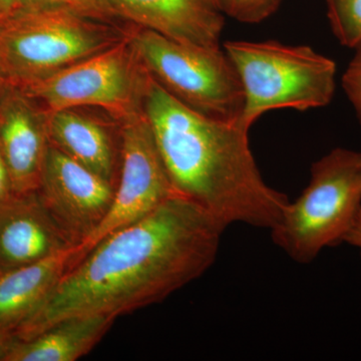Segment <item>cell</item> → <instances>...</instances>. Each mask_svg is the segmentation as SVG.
Masks as SVG:
<instances>
[{"mask_svg":"<svg viewBox=\"0 0 361 361\" xmlns=\"http://www.w3.org/2000/svg\"><path fill=\"white\" fill-rule=\"evenodd\" d=\"M226 228L193 202L171 197L75 261L13 338L27 341L68 318L116 319L161 302L214 264Z\"/></svg>","mask_w":361,"mask_h":361,"instance_id":"1","label":"cell"},{"mask_svg":"<svg viewBox=\"0 0 361 361\" xmlns=\"http://www.w3.org/2000/svg\"><path fill=\"white\" fill-rule=\"evenodd\" d=\"M142 111L176 193L226 227L243 223L270 230L276 225L290 201L266 184L249 130L196 113L152 77Z\"/></svg>","mask_w":361,"mask_h":361,"instance_id":"2","label":"cell"},{"mask_svg":"<svg viewBox=\"0 0 361 361\" xmlns=\"http://www.w3.org/2000/svg\"><path fill=\"white\" fill-rule=\"evenodd\" d=\"M130 25L73 8H18L0 18V71L25 90L127 39Z\"/></svg>","mask_w":361,"mask_h":361,"instance_id":"3","label":"cell"},{"mask_svg":"<svg viewBox=\"0 0 361 361\" xmlns=\"http://www.w3.org/2000/svg\"><path fill=\"white\" fill-rule=\"evenodd\" d=\"M224 51L243 85L245 103L238 123L247 130L267 111L322 108L334 99L336 63L307 45L231 40Z\"/></svg>","mask_w":361,"mask_h":361,"instance_id":"4","label":"cell"},{"mask_svg":"<svg viewBox=\"0 0 361 361\" xmlns=\"http://www.w3.org/2000/svg\"><path fill=\"white\" fill-rule=\"evenodd\" d=\"M361 213V153L336 148L315 161L310 182L270 229L275 245L297 263L345 242Z\"/></svg>","mask_w":361,"mask_h":361,"instance_id":"5","label":"cell"},{"mask_svg":"<svg viewBox=\"0 0 361 361\" xmlns=\"http://www.w3.org/2000/svg\"><path fill=\"white\" fill-rule=\"evenodd\" d=\"M129 39L149 75L170 96L207 118L239 122L243 85L221 47L182 44L133 25Z\"/></svg>","mask_w":361,"mask_h":361,"instance_id":"6","label":"cell"},{"mask_svg":"<svg viewBox=\"0 0 361 361\" xmlns=\"http://www.w3.org/2000/svg\"><path fill=\"white\" fill-rule=\"evenodd\" d=\"M149 78L128 35L23 90L47 111L92 106L123 122L142 111Z\"/></svg>","mask_w":361,"mask_h":361,"instance_id":"7","label":"cell"},{"mask_svg":"<svg viewBox=\"0 0 361 361\" xmlns=\"http://www.w3.org/2000/svg\"><path fill=\"white\" fill-rule=\"evenodd\" d=\"M175 195L144 111L123 121L122 161L113 203L103 222L77 247L75 261L106 235L142 219Z\"/></svg>","mask_w":361,"mask_h":361,"instance_id":"8","label":"cell"},{"mask_svg":"<svg viewBox=\"0 0 361 361\" xmlns=\"http://www.w3.org/2000/svg\"><path fill=\"white\" fill-rule=\"evenodd\" d=\"M115 192L110 183L49 145L37 194L75 246L103 222Z\"/></svg>","mask_w":361,"mask_h":361,"instance_id":"9","label":"cell"},{"mask_svg":"<svg viewBox=\"0 0 361 361\" xmlns=\"http://www.w3.org/2000/svg\"><path fill=\"white\" fill-rule=\"evenodd\" d=\"M49 145L47 111L9 85L0 101V152L14 194L37 191Z\"/></svg>","mask_w":361,"mask_h":361,"instance_id":"10","label":"cell"},{"mask_svg":"<svg viewBox=\"0 0 361 361\" xmlns=\"http://www.w3.org/2000/svg\"><path fill=\"white\" fill-rule=\"evenodd\" d=\"M52 146L116 188L122 161V122L92 106L47 111Z\"/></svg>","mask_w":361,"mask_h":361,"instance_id":"11","label":"cell"},{"mask_svg":"<svg viewBox=\"0 0 361 361\" xmlns=\"http://www.w3.org/2000/svg\"><path fill=\"white\" fill-rule=\"evenodd\" d=\"M123 23L185 44L218 49L224 14L209 0H106Z\"/></svg>","mask_w":361,"mask_h":361,"instance_id":"12","label":"cell"},{"mask_svg":"<svg viewBox=\"0 0 361 361\" xmlns=\"http://www.w3.org/2000/svg\"><path fill=\"white\" fill-rule=\"evenodd\" d=\"M77 247L56 224L37 192L0 203V270L37 262Z\"/></svg>","mask_w":361,"mask_h":361,"instance_id":"13","label":"cell"},{"mask_svg":"<svg viewBox=\"0 0 361 361\" xmlns=\"http://www.w3.org/2000/svg\"><path fill=\"white\" fill-rule=\"evenodd\" d=\"M77 247L32 264L0 270V332L13 337L47 300L77 257Z\"/></svg>","mask_w":361,"mask_h":361,"instance_id":"14","label":"cell"},{"mask_svg":"<svg viewBox=\"0 0 361 361\" xmlns=\"http://www.w3.org/2000/svg\"><path fill=\"white\" fill-rule=\"evenodd\" d=\"M116 319L90 315L68 318L27 341L13 339L4 361H75L89 355Z\"/></svg>","mask_w":361,"mask_h":361,"instance_id":"15","label":"cell"},{"mask_svg":"<svg viewBox=\"0 0 361 361\" xmlns=\"http://www.w3.org/2000/svg\"><path fill=\"white\" fill-rule=\"evenodd\" d=\"M327 18L334 37L344 47L361 42V0H326Z\"/></svg>","mask_w":361,"mask_h":361,"instance_id":"16","label":"cell"},{"mask_svg":"<svg viewBox=\"0 0 361 361\" xmlns=\"http://www.w3.org/2000/svg\"><path fill=\"white\" fill-rule=\"evenodd\" d=\"M283 0H219L218 8L223 14L244 23H258L267 20L281 6Z\"/></svg>","mask_w":361,"mask_h":361,"instance_id":"17","label":"cell"},{"mask_svg":"<svg viewBox=\"0 0 361 361\" xmlns=\"http://www.w3.org/2000/svg\"><path fill=\"white\" fill-rule=\"evenodd\" d=\"M342 87L361 126V42L355 47V56L342 77Z\"/></svg>","mask_w":361,"mask_h":361,"instance_id":"18","label":"cell"},{"mask_svg":"<svg viewBox=\"0 0 361 361\" xmlns=\"http://www.w3.org/2000/svg\"><path fill=\"white\" fill-rule=\"evenodd\" d=\"M80 11L97 20L123 23L111 13L106 0H75Z\"/></svg>","mask_w":361,"mask_h":361,"instance_id":"19","label":"cell"},{"mask_svg":"<svg viewBox=\"0 0 361 361\" xmlns=\"http://www.w3.org/2000/svg\"><path fill=\"white\" fill-rule=\"evenodd\" d=\"M16 1L18 4V8L27 9V11L73 8L82 13L80 8H78L77 4H75V0H16Z\"/></svg>","mask_w":361,"mask_h":361,"instance_id":"20","label":"cell"},{"mask_svg":"<svg viewBox=\"0 0 361 361\" xmlns=\"http://www.w3.org/2000/svg\"><path fill=\"white\" fill-rule=\"evenodd\" d=\"M13 184L11 176L7 170L6 161L0 152V203L6 201L13 195Z\"/></svg>","mask_w":361,"mask_h":361,"instance_id":"21","label":"cell"},{"mask_svg":"<svg viewBox=\"0 0 361 361\" xmlns=\"http://www.w3.org/2000/svg\"><path fill=\"white\" fill-rule=\"evenodd\" d=\"M344 243H348L349 245L357 248L361 255V213L357 221H356L355 225L353 226L351 231L348 233Z\"/></svg>","mask_w":361,"mask_h":361,"instance_id":"22","label":"cell"},{"mask_svg":"<svg viewBox=\"0 0 361 361\" xmlns=\"http://www.w3.org/2000/svg\"><path fill=\"white\" fill-rule=\"evenodd\" d=\"M18 8L16 0H0V18Z\"/></svg>","mask_w":361,"mask_h":361,"instance_id":"23","label":"cell"},{"mask_svg":"<svg viewBox=\"0 0 361 361\" xmlns=\"http://www.w3.org/2000/svg\"><path fill=\"white\" fill-rule=\"evenodd\" d=\"M13 337L7 336L6 334L0 332V361H4L8 351L11 342L13 341Z\"/></svg>","mask_w":361,"mask_h":361,"instance_id":"24","label":"cell"},{"mask_svg":"<svg viewBox=\"0 0 361 361\" xmlns=\"http://www.w3.org/2000/svg\"><path fill=\"white\" fill-rule=\"evenodd\" d=\"M8 85V82H7L6 77H4V73H2V71H0V101H1L4 94H6Z\"/></svg>","mask_w":361,"mask_h":361,"instance_id":"25","label":"cell"},{"mask_svg":"<svg viewBox=\"0 0 361 361\" xmlns=\"http://www.w3.org/2000/svg\"><path fill=\"white\" fill-rule=\"evenodd\" d=\"M209 1L211 2V4H213V6H215L218 8V2H219V0H209ZM219 9V8H218Z\"/></svg>","mask_w":361,"mask_h":361,"instance_id":"26","label":"cell"}]
</instances>
